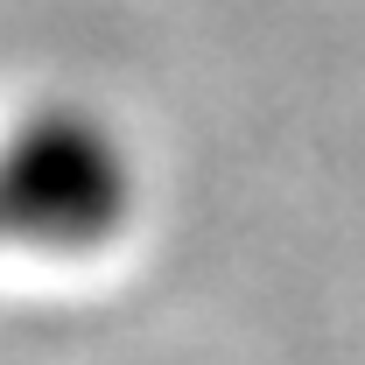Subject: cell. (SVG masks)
<instances>
[{
    "mask_svg": "<svg viewBox=\"0 0 365 365\" xmlns=\"http://www.w3.org/2000/svg\"><path fill=\"white\" fill-rule=\"evenodd\" d=\"M127 218V155L78 113L29 120L0 148V239L91 246Z\"/></svg>",
    "mask_w": 365,
    "mask_h": 365,
    "instance_id": "1",
    "label": "cell"
}]
</instances>
